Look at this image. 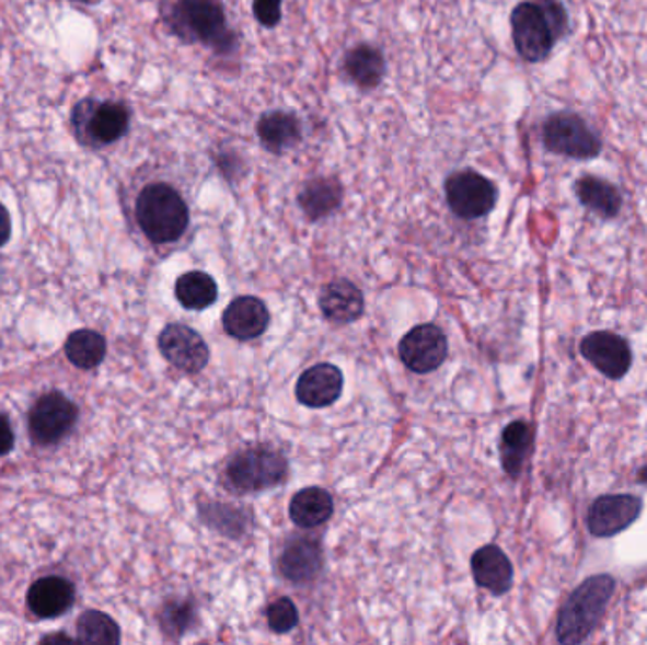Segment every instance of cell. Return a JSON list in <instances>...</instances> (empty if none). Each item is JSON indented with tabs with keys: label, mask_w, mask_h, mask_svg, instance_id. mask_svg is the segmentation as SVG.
<instances>
[{
	"label": "cell",
	"mask_w": 647,
	"mask_h": 645,
	"mask_svg": "<svg viewBox=\"0 0 647 645\" xmlns=\"http://www.w3.org/2000/svg\"><path fill=\"white\" fill-rule=\"evenodd\" d=\"M566 12L558 0H527L511 14V31L519 56L529 62L550 56L566 31Z\"/></svg>",
	"instance_id": "6da1fadb"
},
{
	"label": "cell",
	"mask_w": 647,
	"mask_h": 645,
	"mask_svg": "<svg viewBox=\"0 0 647 645\" xmlns=\"http://www.w3.org/2000/svg\"><path fill=\"white\" fill-rule=\"evenodd\" d=\"M135 220L150 243L171 244L188 229V205L173 186L152 182L135 199Z\"/></svg>",
	"instance_id": "7a4b0ae2"
},
{
	"label": "cell",
	"mask_w": 647,
	"mask_h": 645,
	"mask_svg": "<svg viewBox=\"0 0 647 645\" xmlns=\"http://www.w3.org/2000/svg\"><path fill=\"white\" fill-rule=\"evenodd\" d=\"M174 35L189 44L209 48H233V33L228 27L220 0H176L167 15Z\"/></svg>",
	"instance_id": "3957f363"
},
{
	"label": "cell",
	"mask_w": 647,
	"mask_h": 645,
	"mask_svg": "<svg viewBox=\"0 0 647 645\" xmlns=\"http://www.w3.org/2000/svg\"><path fill=\"white\" fill-rule=\"evenodd\" d=\"M615 581L610 576H594L574 590L566 602L557 623V638L561 644L584 642L604 615L608 600L612 598Z\"/></svg>",
	"instance_id": "277c9868"
},
{
	"label": "cell",
	"mask_w": 647,
	"mask_h": 645,
	"mask_svg": "<svg viewBox=\"0 0 647 645\" xmlns=\"http://www.w3.org/2000/svg\"><path fill=\"white\" fill-rule=\"evenodd\" d=\"M72 129L78 140L91 148L114 145L129 129V111L116 101L84 99L72 111Z\"/></svg>",
	"instance_id": "5b68a950"
},
{
	"label": "cell",
	"mask_w": 647,
	"mask_h": 645,
	"mask_svg": "<svg viewBox=\"0 0 647 645\" xmlns=\"http://www.w3.org/2000/svg\"><path fill=\"white\" fill-rule=\"evenodd\" d=\"M226 473L230 485L239 493H259L279 485L288 473V462L275 449L254 447L235 454Z\"/></svg>",
	"instance_id": "8992f818"
},
{
	"label": "cell",
	"mask_w": 647,
	"mask_h": 645,
	"mask_svg": "<svg viewBox=\"0 0 647 645\" xmlns=\"http://www.w3.org/2000/svg\"><path fill=\"white\" fill-rule=\"evenodd\" d=\"M543 145L550 152L574 160H592L602 150V142L589 125L570 112H561L547 118L543 124Z\"/></svg>",
	"instance_id": "52a82bcc"
},
{
	"label": "cell",
	"mask_w": 647,
	"mask_h": 645,
	"mask_svg": "<svg viewBox=\"0 0 647 645\" xmlns=\"http://www.w3.org/2000/svg\"><path fill=\"white\" fill-rule=\"evenodd\" d=\"M78 421V407L61 392H48L28 411V434L41 447L56 445L69 434Z\"/></svg>",
	"instance_id": "ba28073f"
},
{
	"label": "cell",
	"mask_w": 647,
	"mask_h": 645,
	"mask_svg": "<svg viewBox=\"0 0 647 645\" xmlns=\"http://www.w3.org/2000/svg\"><path fill=\"white\" fill-rule=\"evenodd\" d=\"M446 195L454 215L464 220L487 216L496 205V186L475 171H460L447 178Z\"/></svg>",
	"instance_id": "9c48e42d"
},
{
	"label": "cell",
	"mask_w": 647,
	"mask_h": 645,
	"mask_svg": "<svg viewBox=\"0 0 647 645\" xmlns=\"http://www.w3.org/2000/svg\"><path fill=\"white\" fill-rule=\"evenodd\" d=\"M447 337L434 324L413 327L400 343V358L415 373H430L447 358Z\"/></svg>",
	"instance_id": "30bf717a"
},
{
	"label": "cell",
	"mask_w": 647,
	"mask_h": 645,
	"mask_svg": "<svg viewBox=\"0 0 647 645\" xmlns=\"http://www.w3.org/2000/svg\"><path fill=\"white\" fill-rule=\"evenodd\" d=\"M158 345L163 358L184 373H199L209 364V347L192 327L171 324L160 333Z\"/></svg>",
	"instance_id": "8fae6325"
},
{
	"label": "cell",
	"mask_w": 647,
	"mask_h": 645,
	"mask_svg": "<svg viewBox=\"0 0 647 645\" xmlns=\"http://www.w3.org/2000/svg\"><path fill=\"white\" fill-rule=\"evenodd\" d=\"M642 502L633 494H610L592 504L587 517L591 534L610 538L631 527L640 515Z\"/></svg>",
	"instance_id": "7c38bea8"
},
{
	"label": "cell",
	"mask_w": 647,
	"mask_h": 645,
	"mask_svg": "<svg viewBox=\"0 0 647 645\" xmlns=\"http://www.w3.org/2000/svg\"><path fill=\"white\" fill-rule=\"evenodd\" d=\"M581 354L610 379H621L633 364V353L625 339L608 332L587 335L581 343Z\"/></svg>",
	"instance_id": "4fadbf2b"
},
{
	"label": "cell",
	"mask_w": 647,
	"mask_h": 645,
	"mask_svg": "<svg viewBox=\"0 0 647 645\" xmlns=\"http://www.w3.org/2000/svg\"><path fill=\"white\" fill-rule=\"evenodd\" d=\"M77 598L74 585L61 576L36 579L27 592V608L38 619L61 618Z\"/></svg>",
	"instance_id": "5bb4252c"
},
{
	"label": "cell",
	"mask_w": 647,
	"mask_h": 645,
	"mask_svg": "<svg viewBox=\"0 0 647 645\" xmlns=\"http://www.w3.org/2000/svg\"><path fill=\"white\" fill-rule=\"evenodd\" d=\"M343 390V373L332 364H319L307 369L298 381L296 395L307 407H327L339 400Z\"/></svg>",
	"instance_id": "9a60e30c"
},
{
	"label": "cell",
	"mask_w": 647,
	"mask_h": 645,
	"mask_svg": "<svg viewBox=\"0 0 647 645\" xmlns=\"http://www.w3.org/2000/svg\"><path fill=\"white\" fill-rule=\"evenodd\" d=\"M269 326V311L264 301L252 296L233 299L223 311V327L235 339H256Z\"/></svg>",
	"instance_id": "2e32d148"
},
{
	"label": "cell",
	"mask_w": 647,
	"mask_h": 645,
	"mask_svg": "<svg viewBox=\"0 0 647 645\" xmlns=\"http://www.w3.org/2000/svg\"><path fill=\"white\" fill-rule=\"evenodd\" d=\"M472 572L475 583L483 589L490 590L493 595L508 592L513 581L511 562L496 545H487L475 553L472 558Z\"/></svg>",
	"instance_id": "e0dca14e"
},
{
	"label": "cell",
	"mask_w": 647,
	"mask_h": 645,
	"mask_svg": "<svg viewBox=\"0 0 647 645\" xmlns=\"http://www.w3.org/2000/svg\"><path fill=\"white\" fill-rule=\"evenodd\" d=\"M321 309L335 324H350L362 316V291L345 278L334 280L322 290Z\"/></svg>",
	"instance_id": "ac0fdd59"
},
{
	"label": "cell",
	"mask_w": 647,
	"mask_h": 645,
	"mask_svg": "<svg viewBox=\"0 0 647 645\" xmlns=\"http://www.w3.org/2000/svg\"><path fill=\"white\" fill-rule=\"evenodd\" d=\"M280 572L290 581H311L322 568L321 545L307 538H296L280 555Z\"/></svg>",
	"instance_id": "d6986e66"
},
{
	"label": "cell",
	"mask_w": 647,
	"mask_h": 645,
	"mask_svg": "<svg viewBox=\"0 0 647 645\" xmlns=\"http://www.w3.org/2000/svg\"><path fill=\"white\" fill-rule=\"evenodd\" d=\"M258 137L265 150L282 153L301 140L300 119L288 112H267L258 122Z\"/></svg>",
	"instance_id": "ffe728a7"
},
{
	"label": "cell",
	"mask_w": 647,
	"mask_h": 645,
	"mask_svg": "<svg viewBox=\"0 0 647 645\" xmlns=\"http://www.w3.org/2000/svg\"><path fill=\"white\" fill-rule=\"evenodd\" d=\"M334 514V499L319 486L303 488L290 502V519L301 528H316L324 525Z\"/></svg>",
	"instance_id": "44dd1931"
},
{
	"label": "cell",
	"mask_w": 647,
	"mask_h": 645,
	"mask_svg": "<svg viewBox=\"0 0 647 645\" xmlns=\"http://www.w3.org/2000/svg\"><path fill=\"white\" fill-rule=\"evenodd\" d=\"M174 293L182 307H186L189 311H203L215 303L218 298V286L215 278L207 273L189 270L176 280Z\"/></svg>",
	"instance_id": "7402d4cb"
},
{
	"label": "cell",
	"mask_w": 647,
	"mask_h": 645,
	"mask_svg": "<svg viewBox=\"0 0 647 645\" xmlns=\"http://www.w3.org/2000/svg\"><path fill=\"white\" fill-rule=\"evenodd\" d=\"M345 70L353 82L360 88H377L384 77V59L381 51L371 46H358L345 57Z\"/></svg>",
	"instance_id": "603a6c76"
},
{
	"label": "cell",
	"mask_w": 647,
	"mask_h": 645,
	"mask_svg": "<svg viewBox=\"0 0 647 645\" xmlns=\"http://www.w3.org/2000/svg\"><path fill=\"white\" fill-rule=\"evenodd\" d=\"M342 203V186L334 178H316L307 182L301 189L300 205L311 220H319L334 212Z\"/></svg>",
	"instance_id": "cb8c5ba5"
},
{
	"label": "cell",
	"mask_w": 647,
	"mask_h": 645,
	"mask_svg": "<svg viewBox=\"0 0 647 645\" xmlns=\"http://www.w3.org/2000/svg\"><path fill=\"white\" fill-rule=\"evenodd\" d=\"M65 354L72 366L80 369L97 368L105 360L106 341L93 330H78L65 341Z\"/></svg>",
	"instance_id": "d4e9b609"
},
{
	"label": "cell",
	"mask_w": 647,
	"mask_h": 645,
	"mask_svg": "<svg viewBox=\"0 0 647 645\" xmlns=\"http://www.w3.org/2000/svg\"><path fill=\"white\" fill-rule=\"evenodd\" d=\"M576 192H578L579 201L594 210L597 215L613 218L620 212L621 197L617 189L597 176L579 178Z\"/></svg>",
	"instance_id": "484cf974"
},
{
	"label": "cell",
	"mask_w": 647,
	"mask_h": 645,
	"mask_svg": "<svg viewBox=\"0 0 647 645\" xmlns=\"http://www.w3.org/2000/svg\"><path fill=\"white\" fill-rule=\"evenodd\" d=\"M78 642L82 644L116 645L122 640L119 626L103 611H84L77 623Z\"/></svg>",
	"instance_id": "4316f807"
},
{
	"label": "cell",
	"mask_w": 647,
	"mask_h": 645,
	"mask_svg": "<svg viewBox=\"0 0 647 645\" xmlns=\"http://www.w3.org/2000/svg\"><path fill=\"white\" fill-rule=\"evenodd\" d=\"M532 434L524 423L509 424L501 436V462L509 475L517 477L521 472L522 462L529 454Z\"/></svg>",
	"instance_id": "83f0119b"
},
{
	"label": "cell",
	"mask_w": 647,
	"mask_h": 645,
	"mask_svg": "<svg viewBox=\"0 0 647 645\" xmlns=\"http://www.w3.org/2000/svg\"><path fill=\"white\" fill-rule=\"evenodd\" d=\"M267 623L271 626V631L279 632V634L292 631L293 626L298 624V608L293 606L290 598H279L267 610Z\"/></svg>",
	"instance_id": "f1b7e54d"
},
{
	"label": "cell",
	"mask_w": 647,
	"mask_h": 645,
	"mask_svg": "<svg viewBox=\"0 0 647 645\" xmlns=\"http://www.w3.org/2000/svg\"><path fill=\"white\" fill-rule=\"evenodd\" d=\"M254 15L264 27L273 28L279 25L282 15V0H254Z\"/></svg>",
	"instance_id": "f546056e"
},
{
	"label": "cell",
	"mask_w": 647,
	"mask_h": 645,
	"mask_svg": "<svg viewBox=\"0 0 647 645\" xmlns=\"http://www.w3.org/2000/svg\"><path fill=\"white\" fill-rule=\"evenodd\" d=\"M15 436L7 415L0 413V457H7L14 449Z\"/></svg>",
	"instance_id": "4dcf8cb0"
},
{
	"label": "cell",
	"mask_w": 647,
	"mask_h": 645,
	"mask_svg": "<svg viewBox=\"0 0 647 645\" xmlns=\"http://www.w3.org/2000/svg\"><path fill=\"white\" fill-rule=\"evenodd\" d=\"M10 235H12V220L7 207L0 203V246H4L10 241Z\"/></svg>",
	"instance_id": "1f68e13d"
}]
</instances>
